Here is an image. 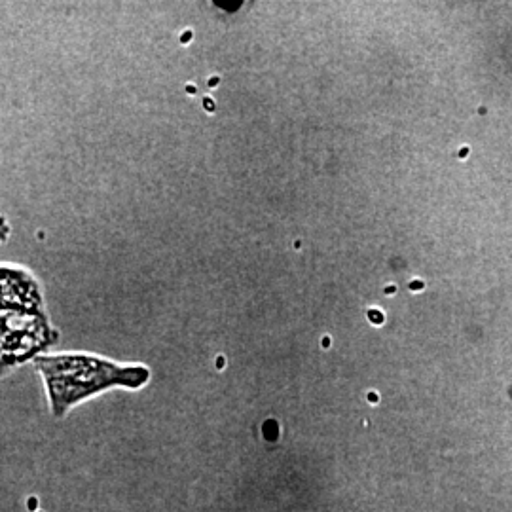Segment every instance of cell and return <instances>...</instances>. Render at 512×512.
<instances>
[{
    "mask_svg": "<svg viewBox=\"0 0 512 512\" xmlns=\"http://www.w3.org/2000/svg\"><path fill=\"white\" fill-rule=\"evenodd\" d=\"M37 368L46 382L50 404L57 418H61L74 404L110 387L120 385L139 389L150 378L147 366L118 365L84 353L38 357Z\"/></svg>",
    "mask_w": 512,
    "mask_h": 512,
    "instance_id": "obj_1",
    "label": "cell"
},
{
    "mask_svg": "<svg viewBox=\"0 0 512 512\" xmlns=\"http://www.w3.org/2000/svg\"><path fill=\"white\" fill-rule=\"evenodd\" d=\"M54 338L35 281L25 272L0 270V372L48 348Z\"/></svg>",
    "mask_w": 512,
    "mask_h": 512,
    "instance_id": "obj_2",
    "label": "cell"
}]
</instances>
